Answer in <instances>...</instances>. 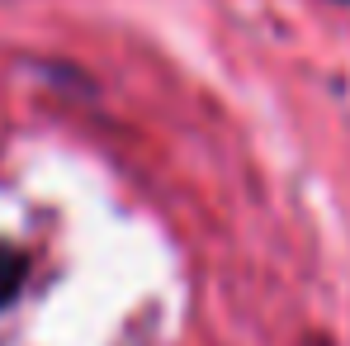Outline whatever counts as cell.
I'll return each instance as SVG.
<instances>
[{
    "instance_id": "6da1fadb",
    "label": "cell",
    "mask_w": 350,
    "mask_h": 346,
    "mask_svg": "<svg viewBox=\"0 0 350 346\" xmlns=\"http://www.w3.org/2000/svg\"><path fill=\"white\" fill-rule=\"evenodd\" d=\"M19 285H24V256L14 247H0V308L19 294Z\"/></svg>"
}]
</instances>
